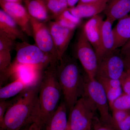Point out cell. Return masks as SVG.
I'll return each mask as SVG.
<instances>
[{"label":"cell","mask_w":130,"mask_h":130,"mask_svg":"<svg viewBox=\"0 0 130 130\" xmlns=\"http://www.w3.org/2000/svg\"><path fill=\"white\" fill-rule=\"evenodd\" d=\"M125 70L124 61L120 49H116L98 63L95 78L120 80Z\"/></svg>","instance_id":"cell-9"},{"label":"cell","mask_w":130,"mask_h":130,"mask_svg":"<svg viewBox=\"0 0 130 130\" xmlns=\"http://www.w3.org/2000/svg\"><path fill=\"white\" fill-rule=\"evenodd\" d=\"M112 111H130V95L123 92L109 105Z\"/></svg>","instance_id":"cell-24"},{"label":"cell","mask_w":130,"mask_h":130,"mask_svg":"<svg viewBox=\"0 0 130 130\" xmlns=\"http://www.w3.org/2000/svg\"><path fill=\"white\" fill-rule=\"evenodd\" d=\"M120 50L123 57L130 54V39L121 47Z\"/></svg>","instance_id":"cell-33"},{"label":"cell","mask_w":130,"mask_h":130,"mask_svg":"<svg viewBox=\"0 0 130 130\" xmlns=\"http://www.w3.org/2000/svg\"><path fill=\"white\" fill-rule=\"evenodd\" d=\"M11 51L6 50H0V72L4 71L11 64Z\"/></svg>","instance_id":"cell-27"},{"label":"cell","mask_w":130,"mask_h":130,"mask_svg":"<svg viewBox=\"0 0 130 130\" xmlns=\"http://www.w3.org/2000/svg\"><path fill=\"white\" fill-rule=\"evenodd\" d=\"M43 71L31 65L19 64L14 61L6 70L1 73L3 80L7 81L11 76L22 81L28 88L37 85L41 81Z\"/></svg>","instance_id":"cell-8"},{"label":"cell","mask_w":130,"mask_h":130,"mask_svg":"<svg viewBox=\"0 0 130 130\" xmlns=\"http://www.w3.org/2000/svg\"><path fill=\"white\" fill-rule=\"evenodd\" d=\"M47 8L51 17V18L55 19L61 14L66 8L59 0H44Z\"/></svg>","instance_id":"cell-25"},{"label":"cell","mask_w":130,"mask_h":130,"mask_svg":"<svg viewBox=\"0 0 130 130\" xmlns=\"http://www.w3.org/2000/svg\"><path fill=\"white\" fill-rule=\"evenodd\" d=\"M107 2L77 4L76 6L68 8V9L71 14L78 18H91L104 11Z\"/></svg>","instance_id":"cell-18"},{"label":"cell","mask_w":130,"mask_h":130,"mask_svg":"<svg viewBox=\"0 0 130 130\" xmlns=\"http://www.w3.org/2000/svg\"><path fill=\"white\" fill-rule=\"evenodd\" d=\"M113 32L115 49L121 48L130 39V14L119 20Z\"/></svg>","instance_id":"cell-20"},{"label":"cell","mask_w":130,"mask_h":130,"mask_svg":"<svg viewBox=\"0 0 130 130\" xmlns=\"http://www.w3.org/2000/svg\"><path fill=\"white\" fill-rule=\"evenodd\" d=\"M59 63H51L45 70L38 94L39 119L37 124L42 128L59 106L62 91L56 74Z\"/></svg>","instance_id":"cell-3"},{"label":"cell","mask_w":130,"mask_h":130,"mask_svg":"<svg viewBox=\"0 0 130 130\" xmlns=\"http://www.w3.org/2000/svg\"><path fill=\"white\" fill-rule=\"evenodd\" d=\"M103 12L106 18L114 23L130 14V0H108Z\"/></svg>","instance_id":"cell-16"},{"label":"cell","mask_w":130,"mask_h":130,"mask_svg":"<svg viewBox=\"0 0 130 130\" xmlns=\"http://www.w3.org/2000/svg\"><path fill=\"white\" fill-rule=\"evenodd\" d=\"M41 83L26 89L15 97L14 102L6 112L1 130H20L29 125L37 124Z\"/></svg>","instance_id":"cell-1"},{"label":"cell","mask_w":130,"mask_h":130,"mask_svg":"<svg viewBox=\"0 0 130 130\" xmlns=\"http://www.w3.org/2000/svg\"><path fill=\"white\" fill-rule=\"evenodd\" d=\"M97 109L88 96L79 98L69 112L67 130H91Z\"/></svg>","instance_id":"cell-4"},{"label":"cell","mask_w":130,"mask_h":130,"mask_svg":"<svg viewBox=\"0 0 130 130\" xmlns=\"http://www.w3.org/2000/svg\"><path fill=\"white\" fill-rule=\"evenodd\" d=\"M16 43V40L0 31V50H6L11 51L15 49Z\"/></svg>","instance_id":"cell-26"},{"label":"cell","mask_w":130,"mask_h":130,"mask_svg":"<svg viewBox=\"0 0 130 130\" xmlns=\"http://www.w3.org/2000/svg\"><path fill=\"white\" fill-rule=\"evenodd\" d=\"M16 55L14 61L19 64L31 65L43 71L51 63H59L47 55L36 44L27 42L16 43Z\"/></svg>","instance_id":"cell-5"},{"label":"cell","mask_w":130,"mask_h":130,"mask_svg":"<svg viewBox=\"0 0 130 130\" xmlns=\"http://www.w3.org/2000/svg\"><path fill=\"white\" fill-rule=\"evenodd\" d=\"M2 9L13 19L28 36L32 37L30 16L25 7L20 3L0 1Z\"/></svg>","instance_id":"cell-11"},{"label":"cell","mask_w":130,"mask_h":130,"mask_svg":"<svg viewBox=\"0 0 130 130\" xmlns=\"http://www.w3.org/2000/svg\"><path fill=\"white\" fill-rule=\"evenodd\" d=\"M108 0H79L77 4H93L107 2Z\"/></svg>","instance_id":"cell-34"},{"label":"cell","mask_w":130,"mask_h":130,"mask_svg":"<svg viewBox=\"0 0 130 130\" xmlns=\"http://www.w3.org/2000/svg\"><path fill=\"white\" fill-rule=\"evenodd\" d=\"M85 80V96L89 98L94 103L100 114V120L114 128L108 100L102 85L95 78L89 79L86 74Z\"/></svg>","instance_id":"cell-7"},{"label":"cell","mask_w":130,"mask_h":130,"mask_svg":"<svg viewBox=\"0 0 130 130\" xmlns=\"http://www.w3.org/2000/svg\"><path fill=\"white\" fill-rule=\"evenodd\" d=\"M96 79L102 85L107 97L109 106L123 93L119 79H114L98 77Z\"/></svg>","instance_id":"cell-21"},{"label":"cell","mask_w":130,"mask_h":130,"mask_svg":"<svg viewBox=\"0 0 130 130\" xmlns=\"http://www.w3.org/2000/svg\"><path fill=\"white\" fill-rule=\"evenodd\" d=\"M28 128H29V127H28V128H25V129H21L20 130H28Z\"/></svg>","instance_id":"cell-39"},{"label":"cell","mask_w":130,"mask_h":130,"mask_svg":"<svg viewBox=\"0 0 130 130\" xmlns=\"http://www.w3.org/2000/svg\"><path fill=\"white\" fill-rule=\"evenodd\" d=\"M47 25L60 61L65 55L75 29L64 27L55 20L49 21Z\"/></svg>","instance_id":"cell-12"},{"label":"cell","mask_w":130,"mask_h":130,"mask_svg":"<svg viewBox=\"0 0 130 130\" xmlns=\"http://www.w3.org/2000/svg\"><path fill=\"white\" fill-rule=\"evenodd\" d=\"M3 1L7 2L16 3L22 4L24 0H0V1Z\"/></svg>","instance_id":"cell-38"},{"label":"cell","mask_w":130,"mask_h":130,"mask_svg":"<svg viewBox=\"0 0 130 130\" xmlns=\"http://www.w3.org/2000/svg\"><path fill=\"white\" fill-rule=\"evenodd\" d=\"M32 37L36 44L44 53L54 60L59 61L53 41L47 25L30 16Z\"/></svg>","instance_id":"cell-10"},{"label":"cell","mask_w":130,"mask_h":130,"mask_svg":"<svg viewBox=\"0 0 130 130\" xmlns=\"http://www.w3.org/2000/svg\"><path fill=\"white\" fill-rule=\"evenodd\" d=\"M15 98L10 101H2L0 102V127L2 125L4 118L8 108L14 102Z\"/></svg>","instance_id":"cell-30"},{"label":"cell","mask_w":130,"mask_h":130,"mask_svg":"<svg viewBox=\"0 0 130 130\" xmlns=\"http://www.w3.org/2000/svg\"><path fill=\"white\" fill-rule=\"evenodd\" d=\"M113 23V22L108 18H106L103 22L102 30L101 44L99 50L96 53L98 63L103 58L116 50L112 27Z\"/></svg>","instance_id":"cell-14"},{"label":"cell","mask_w":130,"mask_h":130,"mask_svg":"<svg viewBox=\"0 0 130 130\" xmlns=\"http://www.w3.org/2000/svg\"><path fill=\"white\" fill-rule=\"evenodd\" d=\"M81 19L71 14L68 8L56 17L55 21L64 27L75 29L81 23Z\"/></svg>","instance_id":"cell-23"},{"label":"cell","mask_w":130,"mask_h":130,"mask_svg":"<svg viewBox=\"0 0 130 130\" xmlns=\"http://www.w3.org/2000/svg\"><path fill=\"white\" fill-rule=\"evenodd\" d=\"M104 21L102 15L98 14L91 18L85 23L83 28L85 35L96 53L100 47Z\"/></svg>","instance_id":"cell-13"},{"label":"cell","mask_w":130,"mask_h":130,"mask_svg":"<svg viewBox=\"0 0 130 130\" xmlns=\"http://www.w3.org/2000/svg\"><path fill=\"white\" fill-rule=\"evenodd\" d=\"M28 89L27 86L22 81L16 79L11 83L0 89L1 101L18 95L21 92Z\"/></svg>","instance_id":"cell-22"},{"label":"cell","mask_w":130,"mask_h":130,"mask_svg":"<svg viewBox=\"0 0 130 130\" xmlns=\"http://www.w3.org/2000/svg\"><path fill=\"white\" fill-rule=\"evenodd\" d=\"M116 130H130V112L124 120L116 126Z\"/></svg>","instance_id":"cell-32"},{"label":"cell","mask_w":130,"mask_h":130,"mask_svg":"<svg viewBox=\"0 0 130 130\" xmlns=\"http://www.w3.org/2000/svg\"><path fill=\"white\" fill-rule=\"evenodd\" d=\"M112 111V117L115 129L116 124L124 120L130 112V111L124 110H113Z\"/></svg>","instance_id":"cell-29"},{"label":"cell","mask_w":130,"mask_h":130,"mask_svg":"<svg viewBox=\"0 0 130 130\" xmlns=\"http://www.w3.org/2000/svg\"><path fill=\"white\" fill-rule=\"evenodd\" d=\"M92 129L93 130H116L111 126L103 123L96 116L93 120Z\"/></svg>","instance_id":"cell-31"},{"label":"cell","mask_w":130,"mask_h":130,"mask_svg":"<svg viewBox=\"0 0 130 130\" xmlns=\"http://www.w3.org/2000/svg\"></svg>","instance_id":"cell-41"},{"label":"cell","mask_w":130,"mask_h":130,"mask_svg":"<svg viewBox=\"0 0 130 130\" xmlns=\"http://www.w3.org/2000/svg\"><path fill=\"white\" fill-rule=\"evenodd\" d=\"M77 59L64 55L56 68V76L69 112L85 95V76L81 72Z\"/></svg>","instance_id":"cell-2"},{"label":"cell","mask_w":130,"mask_h":130,"mask_svg":"<svg viewBox=\"0 0 130 130\" xmlns=\"http://www.w3.org/2000/svg\"><path fill=\"white\" fill-rule=\"evenodd\" d=\"M120 80L123 92L130 95V68H125L124 73Z\"/></svg>","instance_id":"cell-28"},{"label":"cell","mask_w":130,"mask_h":130,"mask_svg":"<svg viewBox=\"0 0 130 130\" xmlns=\"http://www.w3.org/2000/svg\"><path fill=\"white\" fill-rule=\"evenodd\" d=\"M79 0H67L68 7H72L75 6V5L78 3Z\"/></svg>","instance_id":"cell-37"},{"label":"cell","mask_w":130,"mask_h":130,"mask_svg":"<svg viewBox=\"0 0 130 130\" xmlns=\"http://www.w3.org/2000/svg\"><path fill=\"white\" fill-rule=\"evenodd\" d=\"M68 111L64 101L61 102L46 124V130H67Z\"/></svg>","instance_id":"cell-17"},{"label":"cell","mask_w":130,"mask_h":130,"mask_svg":"<svg viewBox=\"0 0 130 130\" xmlns=\"http://www.w3.org/2000/svg\"><path fill=\"white\" fill-rule=\"evenodd\" d=\"M74 57L80 61L89 79L95 78L98 66L97 55L83 29L78 35Z\"/></svg>","instance_id":"cell-6"},{"label":"cell","mask_w":130,"mask_h":130,"mask_svg":"<svg viewBox=\"0 0 130 130\" xmlns=\"http://www.w3.org/2000/svg\"><path fill=\"white\" fill-rule=\"evenodd\" d=\"M125 64V68H130V54L123 57Z\"/></svg>","instance_id":"cell-35"},{"label":"cell","mask_w":130,"mask_h":130,"mask_svg":"<svg viewBox=\"0 0 130 130\" xmlns=\"http://www.w3.org/2000/svg\"><path fill=\"white\" fill-rule=\"evenodd\" d=\"M0 31L14 40L27 42L26 36L11 17L2 9L0 10Z\"/></svg>","instance_id":"cell-15"},{"label":"cell","mask_w":130,"mask_h":130,"mask_svg":"<svg viewBox=\"0 0 130 130\" xmlns=\"http://www.w3.org/2000/svg\"></svg>","instance_id":"cell-40"},{"label":"cell","mask_w":130,"mask_h":130,"mask_svg":"<svg viewBox=\"0 0 130 130\" xmlns=\"http://www.w3.org/2000/svg\"><path fill=\"white\" fill-rule=\"evenodd\" d=\"M41 127L37 124L33 123L29 126L28 130H41Z\"/></svg>","instance_id":"cell-36"},{"label":"cell","mask_w":130,"mask_h":130,"mask_svg":"<svg viewBox=\"0 0 130 130\" xmlns=\"http://www.w3.org/2000/svg\"><path fill=\"white\" fill-rule=\"evenodd\" d=\"M25 8L31 17L44 23L51 19L44 0H24Z\"/></svg>","instance_id":"cell-19"}]
</instances>
